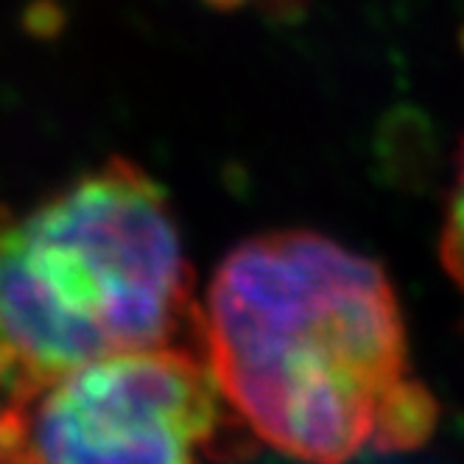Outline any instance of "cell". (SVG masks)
<instances>
[{
  "label": "cell",
  "instance_id": "5",
  "mask_svg": "<svg viewBox=\"0 0 464 464\" xmlns=\"http://www.w3.org/2000/svg\"><path fill=\"white\" fill-rule=\"evenodd\" d=\"M440 252H442V263H445L448 275L456 280V285L464 288V143L459 149L456 182H453V193H450Z\"/></svg>",
  "mask_w": 464,
  "mask_h": 464
},
{
  "label": "cell",
  "instance_id": "6",
  "mask_svg": "<svg viewBox=\"0 0 464 464\" xmlns=\"http://www.w3.org/2000/svg\"><path fill=\"white\" fill-rule=\"evenodd\" d=\"M461 48H464V31H461Z\"/></svg>",
  "mask_w": 464,
  "mask_h": 464
},
{
  "label": "cell",
  "instance_id": "3",
  "mask_svg": "<svg viewBox=\"0 0 464 464\" xmlns=\"http://www.w3.org/2000/svg\"><path fill=\"white\" fill-rule=\"evenodd\" d=\"M236 417L205 355L157 344L98 358L0 406L6 461H196Z\"/></svg>",
  "mask_w": 464,
  "mask_h": 464
},
{
  "label": "cell",
  "instance_id": "4",
  "mask_svg": "<svg viewBox=\"0 0 464 464\" xmlns=\"http://www.w3.org/2000/svg\"><path fill=\"white\" fill-rule=\"evenodd\" d=\"M440 420L437 401L417 381H397L383 397L370 445L381 453L414 450L428 442ZM367 445V448H370Z\"/></svg>",
  "mask_w": 464,
  "mask_h": 464
},
{
  "label": "cell",
  "instance_id": "1",
  "mask_svg": "<svg viewBox=\"0 0 464 464\" xmlns=\"http://www.w3.org/2000/svg\"><path fill=\"white\" fill-rule=\"evenodd\" d=\"M202 327L229 409L296 459L361 453L406 375V327L386 272L319 232H269L232 249Z\"/></svg>",
  "mask_w": 464,
  "mask_h": 464
},
{
  "label": "cell",
  "instance_id": "2",
  "mask_svg": "<svg viewBox=\"0 0 464 464\" xmlns=\"http://www.w3.org/2000/svg\"><path fill=\"white\" fill-rule=\"evenodd\" d=\"M193 314L169 196L135 162L112 157L25 213L0 210V406L171 344Z\"/></svg>",
  "mask_w": 464,
  "mask_h": 464
}]
</instances>
